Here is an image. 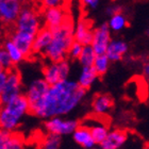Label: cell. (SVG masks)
Instances as JSON below:
<instances>
[{"mask_svg":"<svg viewBox=\"0 0 149 149\" xmlns=\"http://www.w3.org/2000/svg\"><path fill=\"white\" fill-rule=\"evenodd\" d=\"M85 94L86 90L81 87L78 81H60L50 85L46 96L30 114L46 119L66 115L77 108Z\"/></svg>","mask_w":149,"mask_h":149,"instance_id":"1","label":"cell"},{"mask_svg":"<svg viewBox=\"0 0 149 149\" xmlns=\"http://www.w3.org/2000/svg\"><path fill=\"white\" fill-rule=\"evenodd\" d=\"M74 42V26L70 17H67L60 28L52 31V40L44 56L50 62H61L66 60L69 49Z\"/></svg>","mask_w":149,"mask_h":149,"instance_id":"2","label":"cell"},{"mask_svg":"<svg viewBox=\"0 0 149 149\" xmlns=\"http://www.w3.org/2000/svg\"><path fill=\"white\" fill-rule=\"evenodd\" d=\"M30 111V103L26 95H19L6 104H3L0 112L1 130L14 131L18 127L22 117Z\"/></svg>","mask_w":149,"mask_h":149,"instance_id":"3","label":"cell"},{"mask_svg":"<svg viewBox=\"0 0 149 149\" xmlns=\"http://www.w3.org/2000/svg\"><path fill=\"white\" fill-rule=\"evenodd\" d=\"M14 25H15V30L27 32V33L33 35H36L37 32L43 28L42 18H40L38 12L35 8L28 4L27 2L24 3L20 14Z\"/></svg>","mask_w":149,"mask_h":149,"instance_id":"4","label":"cell"},{"mask_svg":"<svg viewBox=\"0 0 149 149\" xmlns=\"http://www.w3.org/2000/svg\"><path fill=\"white\" fill-rule=\"evenodd\" d=\"M69 72L70 66L66 60L61 62H50L43 67V78L49 85H53L60 81L68 79Z\"/></svg>","mask_w":149,"mask_h":149,"instance_id":"5","label":"cell"},{"mask_svg":"<svg viewBox=\"0 0 149 149\" xmlns=\"http://www.w3.org/2000/svg\"><path fill=\"white\" fill-rule=\"evenodd\" d=\"M22 95V78L16 69L9 70V77L6 83L2 88H0V100L2 104H6L11 100Z\"/></svg>","mask_w":149,"mask_h":149,"instance_id":"6","label":"cell"},{"mask_svg":"<svg viewBox=\"0 0 149 149\" xmlns=\"http://www.w3.org/2000/svg\"><path fill=\"white\" fill-rule=\"evenodd\" d=\"M44 126L48 133L58 134L62 136L74 133L79 126V121L76 119H63L60 116H56L47 119Z\"/></svg>","mask_w":149,"mask_h":149,"instance_id":"7","label":"cell"},{"mask_svg":"<svg viewBox=\"0 0 149 149\" xmlns=\"http://www.w3.org/2000/svg\"><path fill=\"white\" fill-rule=\"evenodd\" d=\"M49 87L50 85L44 78L35 79L30 83V85L28 86L27 92L25 94L29 100V103H30V111H29V113L33 111L40 104V101L44 99V97L46 96L47 92L49 91Z\"/></svg>","mask_w":149,"mask_h":149,"instance_id":"8","label":"cell"},{"mask_svg":"<svg viewBox=\"0 0 149 149\" xmlns=\"http://www.w3.org/2000/svg\"><path fill=\"white\" fill-rule=\"evenodd\" d=\"M24 3L20 0H0V18L6 25L15 24Z\"/></svg>","mask_w":149,"mask_h":149,"instance_id":"9","label":"cell"},{"mask_svg":"<svg viewBox=\"0 0 149 149\" xmlns=\"http://www.w3.org/2000/svg\"><path fill=\"white\" fill-rule=\"evenodd\" d=\"M111 40V29L108 24L103 22L94 29L92 47L96 54H106Z\"/></svg>","mask_w":149,"mask_h":149,"instance_id":"10","label":"cell"},{"mask_svg":"<svg viewBox=\"0 0 149 149\" xmlns=\"http://www.w3.org/2000/svg\"><path fill=\"white\" fill-rule=\"evenodd\" d=\"M68 15L63 6L59 8H46L43 11L44 26L49 28L51 31L60 28L64 24Z\"/></svg>","mask_w":149,"mask_h":149,"instance_id":"11","label":"cell"},{"mask_svg":"<svg viewBox=\"0 0 149 149\" xmlns=\"http://www.w3.org/2000/svg\"><path fill=\"white\" fill-rule=\"evenodd\" d=\"M35 35L27 33V32H22L15 30L11 34V40L14 42L16 46L18 47L20 51L24 53V56H30L31 54H33V42H34Z\"/></svg>","mask_w":149,"mask_h":149,"instance_id":"12","label":"cell"},{"mask_svg":"<svg viewBox=\"0 0 149 149\" xmlns=\"http://www.w3.org/2000/svg\"><path fill=\"white\" fill-rule=\"evenodd\" d=\"M94 29H92V24L90 20L81 18L74 26V40L79 42L83 46L92 45L93 42Z\"/></svg>","mask_w":149,"mask_h":149,"instance_id":"13","label":"cell"},{"mask_svg":"<svg viewBox=\"0 0 149 149\" xmlns=\"http://www.w3.org/2000/svg\"><path fill=\"white\" fill-rule=\"evenodd\" d=\"M128 139V132L120 129L109 131L102 143L100 144L99 147L101 149H119Z\"/></svg>","mask_w":149,"mask_h":149,"instance_id":"14","label":"cell"},{"mask_svg":"<svg viewBox=\"0 0 149 149\" xmlns=\"http://www.w3.org/2000/svg\"><path fill=\"white\" fill-rule=\"evenodd\" d=\"M24 139L19 133L13 131L1 130L0 132V149H24Z\"/></svg>","mask_w":149,"mask_h":149,"instance_id":"15","label":"cell"},{"mask_svg":"<svg viewBox=\"0 0 149 149\" xmlns=\"http://www.w3.org/2000/svg\"><path fill=\"white\" fill-rule=\"evenodd\" d=\"M72 139L78 145H80L84 149L93 148L96 145L93 136H92V133H91V129L85 125L78 126V128L72 133Z\"/></svg>","mask_w":149,"mask_h":149,"instance_id":"16","label":"cell"},{"mask_svg":"<svg viewBox=\"0 0 149 149\" xmlns=\"http://www.w3.org/2000/svg\"><path fill=\"white\" fill-rule=\"evenodd\" d=\"M52 40V31L44 26L34 37L33 42V53H43L48 48Z\"/></svg>","mask_w":149,"mask_h":149,"instance_id":"17","label":"cell"},{"mask_svg":"<svg viewBox=\"0 0 149 149\" xmlns=\"http://www.w3.org/2000/svg\"><path fill=\"white\" fill-rule=\"evenodd\" d=\"M128 52V44L121 40H112L106 54L111 62L120 61L124 56Z\"/></svg>","mask_w":149,"mask_h":149,"instance_id":"18","label":"cell"},{"mask_svg":"<svg viewBox=\"0 0 149 149\" xmlns=\"http://www.w3.org/2000/svg\"><path fill=\"white\" fill-rule=\"evenodd\" d=\"M114 102L112 97L107 94H99L93 100V111L98 115H103L112 109Z\"/></svg>","mask_w":149,"mask_h":149,"instance_id":"19","label":"cell"},{"mask_svg":"<svg viewBox=\"0 0 149 149\" xmlns=\"http://www.w3.org/2000/svg\"><path fill=\"white\" fill-rule=\"evenodd\" d=\"M97 77H98V74L93 66L82 67L80 76L78 78V83L80 84V86L83 87L84 90H88L96 81Z\"/></svg>","mask_w":149,"mask_h":149,"instance_id":"20","label":"cell"},{"mask_svg":"<svg viewBox=\"0 0 149 149\" xmlns=\"http://www.w3.org/2000/svg\"><path fill=\"white\" fill-rule=\"evenodd\" d=\"M3 48L9 52L11 59L13 60L14 64H17V63H20L22 60L25 59L26 56H24V53L20 51L18 47L16 46L14 42H13L11 38H8V40H4L3 43Z\"/></svg>","mask_w":149,"mask_h":149,"instance_id":"21","label":"cell"},{"mask_svg":"<svg viewBox=\"0 0 149 149\" xmlns=\"http://www.w3.org/2000/svg\"><path fill=\"white\" fill-rule=\"evenodd\" d=\"M96 52L94 48L92 47V45H86V46L83 47V50H82V53L81 56H79V63L81 64L82 67H86V66H93L94 62H95V59H96Z\"/></svg>","mask_w":149,"mask_h":149,"instance_id":"22","label":"cell"},{"mask_svg":"<svg viewBox=\"0 0 149 149\" xmlns=\"http://www.w3.org/2000/svg\"><path fill=\"white\" fill-rule=\"evenodd\" d=\"M61 143H62L61 135L48 133L40 143L38 149H60Z\"/></svg>","mask_w":149,"mask_h":149,"instance_id":"23","label":"cell"},{"mask_svg":"<svg viewBox=\"0 0 149 149\" xmlns=\"http://www.w3.org/2000/svg\"><path fill=\"white\" fill-rule=\"evenodd\" d=\"M127 24H128L127 18L121 13H117V14L111 16L109 22H108V25H109L111 31H114V32L121 31L123 29H125L127 27Z\"/></svg>","mask_w":149,"mask_h":149,"instance_id":"24","label":"cell"},{"mask_svg":"<svg viewBox=\"0 0 149 149\" xmlns=\"http://www.w3.org/2000/svg\"><path fill=\"white\" fill-rule=\"evenodd\" d=\"M88 128L91 129V133H92V136H93L95 143L98 144V145L102 143L104 139L107 137V135H108V133H109L108 128L106 127V125L103 124L94 125V126Z\"/></svg>","mask_w":149,"mask_h":149,"instance_id":"25","label":"cell"},{"mask_svg":"<svg viewBox=\"0 0 149 149\" xmlns=\"http://www.w3.org/2000/svg\"><path fill=\"white\" fill-rule=\"evenodd\" d=\"M110 62L111 61H110V59L108 58L107 54H97L93 67L95 68L98 76H102V74H104L108 72L110 66Z\"/></svg>","mask_w":149,"mask_h":149,"instance_id":"26","label":"cell"},{"mask_svg":"<svg viewBox=\"0 0 149 149\" xmlns=\"http://www.w3.org/2000/svg\"><path fill=\"white\" fill-rule=\"evenodd\" d=\"M13 65H14V62L11 59L9 52L4 48H2L0 50V66H1V69L11 70V69H13Z\"/></svg>","mask_w":149,"mask_h":149,"instance_id":"27","label":"cell"},{"mask_svg":"<svg viewBox=\"0 0 149 149\" xmlns=\"http://www.w3.org/2000/svg\"><path fill=\"white\" fill-rule=\"evenodd\" d=\"M83 45L80 44L79 42L77 40H74V43H72V47H70V49H69V52H68V56L70 59L74 60V59H79V56H81V53H82V50H83Z\"/></svg>","mask_w":149,"mask_h":149,"instance_id":"28","label":"cell"},{"mask_svg":"<svg viewBox=\"0 0 149 149\" xmlns=\"http://www.w3.org/2000/svg\"><path fill=\"white\" fill-rule=\"evenodd\" d=\"M67 0H40V4L44 9L46 8H59L64 6Z\"/></svg>","mask_w":149,"mask_h":149,"instance_id":"29","label":"cell"},{"mask_svg":"<svg viewBox=\"0 0 149 149\" xmlns=\"http://www.w3.org/2000/svg\"><path fill=\"white\" fill-rule=\"evenodd\" d=\"M80 2L82 6L87 8V9L94 10L98 6L100 0H80Z\"/></svg>","mask_w":149,"mask_h":149,"instance_id":"30","label":"cell"},{"mask_svg":"<svg viewBox=\"0 0 149 149\" xmlns=\"http://www.w3.org/2000/svg\"><path fill=\"white\" fill-rule=\"evenodd\" d=\"M107 14L111 17V16L115 15V14H117V13H120L121 11V8L119 6H110L107 8Z\"/></svg>","mask_w":149,"mask_h":149,"instance_id":"31","label":"cell"},{"mask_svg":"<svg viewBox=\"0 0 149 149\" xmlns=\"http://www.w3.org/2000/svg\"><path fill=\"white\" fill-rule=\"evenodd\" d=\"M144 76H145V79L149 83V62H147L144 66Z\"/></svg>","mask_w":149,"mask_h":149,"instance_id":"32","label":"cell"},{"mask_svg":"<svg viewBox=\"0 0 149 149\" xmlns=\"http://www.w3.org/2000/svg\"><path fill=\"white\" fill-rule=\"evenodd\" d=\"M20 1H22V2H29V1H30V0H20Z\"/></svg>","mask_w":149,"mask_h":149,"instance_id":"33","label":"cell"},{"mask_svg":"<svg viewBox=\"0 0 149 149\" xmlns=\"http://www.w3.org/2000/svg\"><path fill=\"white\" fill-rule=\"evenodd\" d=\"M87 149H101V148H95V147H93V148H87Z\"/></svg>","mask_w":149,"mask_h":149,"instance_id":"34","label":"cell"},{"mask_svg":"<svg viewBox=\"0 0 149 149\" xmlns=\"http://www.w3.org/2000/svg\"><path fill=\"white\" fill-rule=\"evenodd\" d=\"M147 35H148V36H149V29H148V30H147Z\"/></svg>","mask_w":149,"mask_h":149,"instance_id":"35","label":"cell"}]
</instances>
